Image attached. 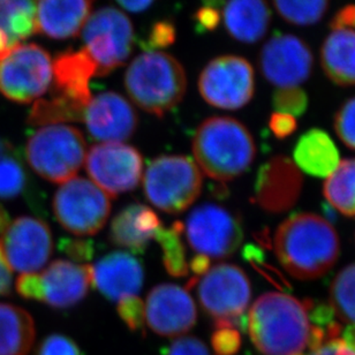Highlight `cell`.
Segmentation results:
<instances>
[{"instance_id": "obj_20", "label": "cell", "mask_w": 355, "mask_h": 355, "mask_svg": "<svg viewBox=\"0 0 355 355\" xmlns=\"http://www.w3.org/2000/svg\"><path fill=\"white\" fill-rule=\"evenodd\" d=\"M96 288L111 301L137 297L144 286V270L140 261L125 252L107 254L92 266Z\"/></svg>"}, {"instance_id": "obj_15", "label": "cell", "mask_w": 355, "mask_h": 355, "mask_svg": "<svg viewBox=\"0 0 355 355\" xmlns=\"http://www.w3.org/2000/svg\"><path fill=\"white\" fill-rule=\"evenodd\" d=\"M313 65L314 57L311 48L294 35L276 34L261 50L262 74L266 81L278 88H292L306 83Z\"/></svg>"}, {"instance_id": "obj_31", "label": "cell", "mask_w": 355, "mask_h": 355, "mask_svg": "<svg viewBox=\"0 0 355 355\" xmlns=\"http://www.w3.org/2000/svg\"><path fill=\"white\" fill-rule=\"evenodd\" d=\"M85 111L81 106L69 102L67 99L58 96H50V98H40L31 107L28 123L31 126H49L58 123L81 121L85 116Z\"/></svg>"}, {"instance_id": "obj_22", "label": "cell", "mask_w": 355, "mask_h": 355, "mask_svg": "<svg viewBox=\"0 0 355 355\" xmlns=\"http://www.w3.org/2000/svg\"><path fill=\"white\" fill-rule=\"evenodd\" d=\"M95 0H38L36 33L52 40H69L83 31Z\"/></svg>"}, {"instance_id": "obj_39", "label": "cell", "mask_w": 355, "mask_h": 355, "mask_svg": "<svg viewBox=\"0 0 355 355\" xmlns=\"http://www.w3.org/2000/svg\"><path fill=\"white\" fill-rule=\"evenodd\" d=\"M34 355H85L69 336L53 334L38 344Z\"/></svg>"}, {"instance_id": "obj_42", "label": "cell", "mask_w": 355, "mask_h": 355, "mask_svg": "<svg viewBox=\"0 0 355 355\" xmlns=\"http://www.w3.org/2000/svg\"><path fill=\"white\" fill-rule=\"evenodd\" d=\"M164 355H210V353L201 339L186 336L175 339V342L165 349Z\"/></svg>"}, {"instance_id": "obj_24", "label": "cell", "mask_w": 355, "mask_h": 355, "mask_svg": "<svg viewBox=\"0 0 355 355\" xmlns=\"http://www.w3.org/2000/svg\"><path fill=\"white\" fill-rule=\"evenodd\" d=\"M222 19L231 37L253 44L266 34L271 10L266 0H226Z\"/></svg>"}, {"instance_id": "obj_34", "label": "cell", "mask_w": 355, "mask_h": 355, "mask_svg": "<svg viewBox=\"0 0 355 355\" xmlns=\"http://www.w3.org/2000/svg\"><path fill=\"white\" fill-rule=\"evenodd\" d=\"M273 5L288 24L311 26L324 17L330 0H273Z\"/></svg>"}, {"instance_id": "obj_29", "label": "cell", "mask_w": 355, "mask_h": 355, "mask_svg": "<svg viewBox=\"0 0 355 355\" xmlns=\"http://www.w3.org/2000/svg\"><path fill=\"white\" fill-rule=\"evenodd\" d=\"M0 31L14 45L36 34L34 0H3L0 3Z\"/></svg>"}, {"instance_id": "obj_30", "label": "cell", "mask_w": 355, "mask_h": 355, "mask_svg": "<svg viewBox=\"0 0 355 355\" xmlns=\"http://www.w3.org/2000/svg\"><path fill=\"white\" fill-rule=\"evenodd\" d=\"M29 177L19 151L10 141L0 137V200H13L24 194Z\"/></svg>"}, {"instance_id": "obj_47", "label": "cell", "mask_w": 355, "mask_h": 355, "mask_svg": "<svg viewBox=\"0 0 355 355\" xmlns=\"http://www.w3.org/2000/svg\"><path fill=\"white\" fill-rule=\"evenodd\" d=\"M116 1L128 12L142 13L148 8H150L156 0H116Z\"/></svg>"}, {"instance_id": "obj_46", "label": "cell", "mask_w": 355, "mask_h": 355, "mask_svg": "<svg viewBox=\"0 0 355 355\" xmlns=\"http://www.w3.org/2000/svg\"><path fill=\"white\" fill-rule=\"evenodd\" d=\"M334 29H354L355 31V5H347L343 7L336 13L330 24Z\"/></svg>"}, {"instance_id": "obj_50", "label": "cell", "mask_w": 355, "mask_h": 355, "mask_svg": "<svg viewBox=\"0 0 355 355\" xmlns=\"http://www.w3.org/2000/svg\"><path fill=\"white\" fill-rule=\"evenodd\" d=\"M17 45L12 44L6 35L3 31H0V60H3L5 57L10 55V51L15 48Z\"/></svg>"}, {"instance_id": "obj_13", "label": "cell", "mask_w": 355, "mask_h": 355, "mask_svg": "<svg viewBox=\"0 0 355 355\" xmlns=\"http://www.w3.org/2000/svg\"><path fill=\"white\" fill-rule=\"evenodd\" d=\"M89 177L110 198L134 191L144 177V159L135 148L120 142L92 146L87 153Z\"/></svg>"}, {"instance_id": "obj_1", "label": "cell", "mask_w": 355, "mask_h": 355, "mask_svg": "<svg viewBox=\"0 0 355 355\" xmlns=\"http://www.w3.org/2000/svg\"><path fill=\"white\" fill-rule=\"evenodd\" d=\"M273 248L288 275L299 280H313L334 268L340 254V241L327 219L302 212L291 216L278 226Z\"/></svg>"}, {"instance_id": "obj_6", "label": "cell", "mask_w": 355, "mask_h": 355, "mask_svg": "<svg viewBox=\"0 0 355 355\" xmlns=\"http://www.w3.org/2000/svg\"><path fill=\"white\" fill-rule=\"evenodd\" d=\"M198 297L215 328H234L245 331V316L252 297L250 278L241 268L219 263L198 279Z\"/></svg>"}, {"instance_id": "obj_28", "label": "cell", "mask_w": 355, "mask_h": 355, "mask_svg": "<svg viewBox=\"0 0 355 355\" xmlns=\"http://www.w3.org/2000/svg\"><path fill=\"white\" fill-rule=\"evenodd\" d=\"M323 194L332 208L346 217L355 218V158L339 162L323 184Z\"/></svg>"}, {"instance_id": "obj_25", "label": "cell", "mask_w": 355, "mask_h": 355, "mask_svg": "<svg viewBox=\"0 0 355 355\" xmlns=\"http://www.w3.org/2000/svg\"><path fill=\"white\" fill-rule=\"evenodd\" d=\"M293 158L297 168L318 178H328L340 162L335 142L320 128L308 130L297 140Z\"/></svg>"}, {"instance_id": "obj_16", "label": "cell", "mask_w": 355, "mask_h": 355, "mask_svg": "<svg viewBox=\"0 0 355 355\" xmlns=\"http://www.w3.org/2000/svg\"><path fill=\"white\" fill-rule=\"evenodd\" d=\"M146 323L156 335L179 338L198 320V311L187 288L175 284H161L148 294L144 304Z\"/></svg>"}, {"instance_id": "obj_45", "label": "cell", "mask_w": 355, "mask_h": 355, "mask_svg": "<svg viewBox=\"0 0 355 355\" xmlns=\"http://www.w3.org/2000/svg\"><path fill=\"white\" fill-rule=\"evenodd\" d=\"M301 355H355V349L346 345L342 338L329 339L316 349H309L306 354Z\"/></svg>"}, {"instance_id": "obj_4", "label": "cell", "mask_w": 355, "mask_h": 355, "mask_svg": "<svg viewBox=\"0 0 355 355\" xmlns=\"http://www.w3.org/2000/svg\"><path fill=\"white\" fill-rule=\"evenodd\" d=\"M123 83L140 109L161 118L184 98L187 76L181 62L168 52L146 51L130 62Z\"/></svg>"}, {"instance_id": "obj_2", "label": "cell", "mask_w": 355, "mask_h": 355, "mask_svg": "<svg viewBox=\"0 0 355 355\" xmlns=\"http://www.w3.org/2000/svg\"><path fill=\"white\" fill-rule=\"evenodd\" d=\"M247 329L254 346L263 355H301L308 349L311 324L304 301L269 292L250 308Z\"/></svg>"}, {"instance_id": "obj_37", "label": "cell", "mask_w": 355, "mask_h": 355, "mask_svg": "<svg viewBox=\"0 0 355 355\" xmlns=\"http://www.w3.org/2000/svg\"><path fill=\"white\" fill-rule=\"evenodd\" d=\"M177 38V28L171 21L161 20L153 24L144 42V50L161 51L173 44Z\"/></svg>"}, {"instance_id": "obj_10", "label": "cell", "mask_w": 355, "mask_h": 355, "mask_svg": "<svg viewBox=\"0 0 355 355\" xmlns=\"http://www.w3.org/2000/svg\"><path fill=\"white\" fill-rule=\"evenodd\" d=\"M184 231L191 250L216 260L232 257L243 240L239 216L215 203L195 208L184 223Z\"/></svg>"}, {"instance_id": "obj_40", "label": "cell", "mask_w": 355, "mask_h": 355, "mask_svg": "<svg viewBox=\"0 0 355 355\" xmlns=\"http://www.w3.org/2000/svg\"><path fill=\"white\" fill-rule=\"evenodd\" d=\"M241 335L238 329L217 328L212 334L211 345L216 355H236L241 349Z\"/></svg>"}, {"instance_id": "obj_14", "label": "cell", "mask_w": 355, "mask_h": 355, "mask_svg": "<svg viewBox=\"0 0 355 355\" xmlns=\"http://www.w3.org/2000/svg\"><path fill=\"white\" fill-rule=\"evenodd\" d=\"M53 250L51 230L40 218L22 216L10 222L0 238V254L10 270L37 273Z\"/></svg>"}, {"instance_id": "obj_8", "label": "cell", "mask_w": 355, "mask_h": 355, "mask_svg": "<svg viewBox=\"0 0 355 355\" xmlns=\"http://www.w3.org/2000/svg\"><path fill=\"white\" fill-rule=\"evenodd\" d=\"M85 50L95 62L96 76H109L130 58L135 31L126 14L116 7H102L90 15L83 29Z\"/></svg>"}, {"instance_id": "obj_26", "label": "cell", "mask_w": 355, "mask_h": 355, "mask_svg": "<svg viewBox=\"0 0 355 355\" xmlns=\"http://www.w3.org/2000/svg\"><path fill=\"white\" fill-rule=\"evenodd\" d=\"M321 65L337 86H355L354 29L331 31L322 45Z\"/></svg>"}, {"instance_id": "obj_7", "label": "cell", "mask_w": 355, "mask_h": 355, "mask_svg": "<svg viewBox=\"0 0 355 355\" xmlns=\"http://www.w3.org/2000/svg\"><path fill=\"white\" fill-rule=\"evenodd\" d=\"M202 173L191 158L165 155L151 162L144 175L148 201L168 214L189 208L202 191Z\"/></svg>"}, {"instance_id": "obj_43", "label": "cell", "mask_w": 355, "mask_h": 355, "mask_svg": "<svg viewBox=\"0 0 355 355\" xmlns=\"http://www.w3.org/2000/svg\"><path fill=\"white\" fill-rule=\"evenodd\" d=\"M269 127L277 139H286L297 130V118L290 114L275 112L270 116Z\"/></svg>"}, {"instance_id": "obj_48", "label": "cell", "mask_w": 355, "mask_h": 355, "mask_svg": "<svg viewBox=\"0 0 355 355\" xmlns=\"http://www.w3.org/2000/svg\"><path fill=\"white\" fill-rule=\"evenodd\" d=\"M12 286V272L0 254V295L10 293Z\"/></svg>"}, {"instance_id": "obj_33", "label": "cell", "mask_w": 355, "mask_h": 355, "mask_svg": "<svg viewBox=\"0 0 355 355\" xmlns=\"http://www.w3.org/2000/svg\"><path fill=\"white\" fill-rule=\"evenodd\" d=\"M182 232L184 225L180 222H175L170 229L163 226L155 238L163 250L165 269L173 277H184L189 273L186 248L181 240Z\"/></svg>"}, {"instance_id": "obj_19", "label": "cell", "mask_w": 355, "mask_h": 355, "mask_svg": "<svg viewBox=\"0 0 355 355\" xmlns=\"http://www.w3.org/2000/svg\"><path fill=\"white\" fill-rule=\"evenodd\" d=\"M40 280L41 302L58 309L71 308L88 294L92 284V266L55 261L40 273Z\"/></svg>"}, {"instance_id": "obj_11", "label": "cell", "mask_w": 355, "mask_h": 355, "mask_svg": "<svg viewBox=\"0 0 355 355\" xmlns=\"http://www.w3.org/2000/svg\"><path fill=\"white\" fill-rule=\"evenodd\" d=\"M51 83L52 59L41 45H17L0 60V92L12 102L28 104L40 99Z\"/></svg>"}, {"instance_id": "obj_27", "label": "cell", "mask_w": 355, "mask_h": 355, "mask_svg": "<svg viewBox=\"0 0 355 355\" xmlns=\"http://www.w3.org/2000/svg\"><path fill=\"white\" fill-rule=\"evenodd\" d=\"M36 337L34 320L24 308L0 302V355H28Z\"/></svg>"}, {"instance_id": "obj_18", "label": "cell", "mask_w": 355, "mask_h": 355, "mask_svg": "<svg viewBox=\"0 0 355 355\" xmlns=\"http://www.w3.org/2000/svg\"><path fill=\"white\" fill-rule=\"evenodd\" d=\"M302 177L290 158L277 156L257 172L255 200L266 211L283 212L292 208L300 196Z\"/></svg>"}, {"instance_id": "obj_51", "label": "cell", "mask_w": 355, "mask_h": 355, "mask_svg": "<svg viewBox=\"0 0 355 355\" xmlns=\"http://www.w3.org/2000/svg\"><path fill=\"white\" fill-rule=\"evenodd\" d=\"M342 336V339L346 343V345L355 349V324H349L345 330H343Z\"/></svg>"}, {"instance_id": "obj_5", "label": "cell", "mask_w": 355, "mask_h": 355, "mask_svg": "<svg viewBox=\"0 0 355 355\" xmlns=\"http://www.w3.org/2000/svg\"><path fill=\"white\" fill-rule=\"evenodd\" d=\"M87 153L83 132L65 123L41 127L26 144L28 164L40 177L55 184L76 178L86 163Z\"/></svg>"}, {"instance_id": "obj_38", "label": "cell", "mask_w": 355, "mask_h": 355, "mask_svg": "<svg viewBox=\"0 0 355 355\" xmlns=\"http://www.w3.org/2000/svg\"><path fill=\"white\" fill-rule=\"evenodd\" d=\"M118 314L132 331H144V302L139 297H127L118 302Z\"/></svg>"}, {"instance_id": "obj_21", "label": "cell", "mask_w": 355, "mask_h": 355, "mask_svg": "<svg viewBox=\"0 0 355 355\" xmlns=\"http://www.w3.org/2000/svg\"><path fill=\"white\" fill-rule=\"evenodd\" d=\"M96 72L95 62L85 49L59 53L52 62L51 95L87 109L92 98L90 80Z\"/></svg>"}, {"instance_id": "obj_36", "label": "cell", "mask_w": 355, "mask_h": 355, "mask_svg": "<svg viewBox=\"0 0 355 355\" xmlns=\"http://www.w3.org/2000/svg\"><path fill=\"white\" fill-rule=\"evenodd\" d=\"M336 134L346 147L355 150V97L347 99L336 112Z\"/></svg>"}, {"instance_id": "obj_52", "label": "cell", "mask_w": 355, "mask_h": 355, "mask_svg": "<svg viewBox=\"0 0 355 355\" xmlns=\"http://www.w3.org/2000/svg\"><path fill=\"white\" fill-rule=\"evenodd\" d=\"M203 1V6L214 7L219 10V7L224 6L226 0H202Z\"/></svg>"}, {"instance_id": "obj_32", "label": "cell", "mask_w": 355, "mask_h": 355, "mask_svg": "<svg viewBox=\"0 0 355 355\" xmlns=\"http://www.w3.org/2000/svg\"><path fill=\"white\" fill-rule=\"evenodd\" d=\"M337 318L355 324V263L340 270L330 286V302Z\"/></svg>"}, {"instance_id": "obj_17", "label": "cell", "mask_w": 355, "mask_h": 355, "mask_svg": "<svg viewBox=\"0 0 355 355\" xmlns=\"http://www.w3.org/2000/svg\"><path fill=\"white\" fill-rule=\"evenodd\" d=\"M83 120L92 139L102 144H123L133 137L139 123L133 105L114 92H101L92 97Z\"/></svg>"}, {"instance_id": "obj_3", "label": "cell", "mask_w": 355, "mask_h": 355, "mask_svg": "<svg viewBox=\"0 0 355 355\" xmlns=\"http://www.w3.org/2000/svg\"><path fill=\"white\" fill-rule=\"evenodd\" d=\"M191 148L198 168L220 182L243 175L257 156L253 135L241 121L231 116L205 119L195 132Z\"/></svg>"}, {"instance_id": "obj_41", "label": "cell", "mask_w": 355, "mask_h": 355, "mask_svg": "<svg viewBox=\"0 0 355 355\" xmlns=\"http://www.w3.org/2000/svg\"><path fill=\"white\" fill-rule=\"evenodd\" d=\"M59 250L76 262H89L94 257V243L90 240L64 238L59 241Z\"/></svg>"}, {"instance_id": "obj_12", "label": "cell", "mask_w": 355, "mask_h": 355, "mask_svg": "<svg viewBox=\"0 0 355 355\" xmlns=\"http://www.w3.org/2000/svg\"><path fill=\"white\" fill-rule=\"evenodd\" d=\"M198 92L214 107L241 109L252 101L255 92L253 66L239 55H220L212 59L198 76Z\"/></svg>"}, {"instance_id": "obj_23", "label": "cell", "mask_w": 355, "mask_h": 355, "mask_svg": "<svg viewBox=\"0 0 355 355\" xmlns=\"http://www.w3.org/2000/svg\"><path fill=\"white\" fill-rule=\"evenodd\" d=\"M163 227L157 214L144 205H127L112 219L110 239L132 253H144Z\"/></svg>"}, {"instance_id": "obj_35", "label": "cell", "mask_w": 355, "mask_h": 355, "mask_svg": "<svg viewBox=\"0 0 355 355\" xmlns=\"http://www.w3.org/2000/svg\"><path fill=\"white\" fill-rule=\"evenodd\" d=\"M307 92L300 87L278 88L273 92L272 105L276 112L290 114L297 118L306 113L308 109Z\"/></svg>"}, {"instance_id": "obj_53", "label": "cell", "mask_w": 355, "mask_h": 355, "mask_svg": "<svg viewBox=\"0 0 355 355\" xmlns=\"http://www.w3.org/2000/svg\"><path fill=\"white\" fill-rule=\"evenodd\" d=\"M1 1H3V0H0V3H1Z\"/></svg>"}, {"instance_id": "obj_49", "label": "cell", "mask_w": 355, "mask_h": 355, "mask_svg": "<svg viewBox=\"0 0 355 355\" xmlns=\"http://www.w3.org/2000/svg\"><path fill=\"white\" fill-rule=\"evenodd\" d=\"M189 271L194 273L195 276H203L210 269V259L205 255H196L188 262Z\"/></svg>"}, {"instance_id": "obj_44", "label": "cell", "mask_w": 355, "mask_h": 355, "mask_svg": "<svg viewBox=\"0 0 355 355\" xmlns=\"http://www.w3.org/2000/svg\"><path fill=\"white\" fill-rule=\"evenodd\" d=\"M222 22L220 10L214 7L202 6L195 13V24L198 31H214Z\"/></svg>"}, {"instance_id": "obj_9", "label": "cell", "mask_w": 355, "mask_h": 355, "mask_svg": "<svg viewBox=\"0 0 355 355\" xmlns=\"http://www.w3.org/2000/svg\"><path fill=\"white\" fill-rule=\"evenodd\" d=\"M109 195L86 178H73L55 191L52 208L59 224L74 236H94L111 212Z\"/></svg>"}]
</instances>
